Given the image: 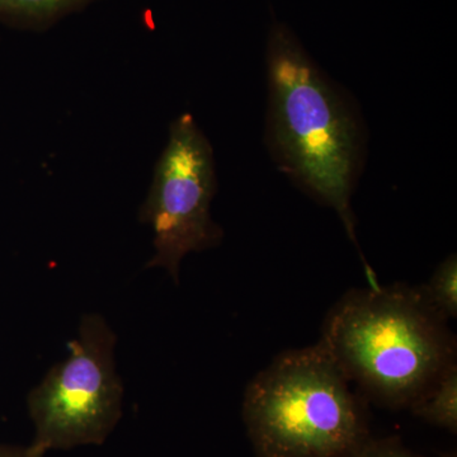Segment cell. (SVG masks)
Masks as SVG:
<instances>
[{
  "mask_svg": "<svg viewBox=\"0 0 457 457\" xmlns=\"http://www.w3.org/2000/svg\"><path fill=\"white\" fill-rule=\"evenodd\" d=\"M266 62L270 154L297 187L335 210L360 251L351 204L365 158L360 112L282 23L270 29Z\"/></svg>",
  "mask_w": 457,
  "mask_h": 457,
  "instance_id": "1",
  "label": "cell"
},
{
  "mask_svg": "<svg viewBox=\"0 0 457 457\" xmlns=\"http://www.w3.org/2000/svg\"><path fill=\"white\" fill-rule=\"evenodd\" d=\"M319 345L366 402L413 408L456 365V338L418 287L352 288L328 312Z\"/></svg>",
  "mask_w": 457,
  "mask_h": 457,
  "instance_id": "2",
  "label": "cell"
},
{
  "mask_svg": "<svg viewBox=\"0 0 457 457\" xmlns=\"http://www.w3.org/2000/svg\"><path fill=\"white\" fill-rule=\"evenodd\" d=\"M243 420L257 457H354L372 438L366 400L319 343L282 352L254 376Z\"/></svg>",
  "mask_w": 457,
  "mask_h": 457,
  "instance_id": "3",
  "label": "cell"
},
{
  "mask_svg": "<svg viewBox=\"0 0 457 457\" xmlns=\"http://www.w3.org/2000/svg\"><path fill=\"white\" fill-rule=\"evenodd\" d=\"M116 336L101 315H84L69 354L47 372L27 405L29 447L49 451L102 445L122 416L123 386L114 363Z\"/></svg>",
  "mask_w": 457,
  "mask_h": 457,
  "instance_id": "4",
  "label": "cell"
},
{
  "mask_svg": "<svg viewBox=\"0 0 457 457\" xmlns=\"http://www.w3.org/2000/svg\"><path fill=\"white\" fill-rule=\"evenodd\" d=\"M216 189L212 144L191 114H180L170 123L140 210L154 245L147 269H163L179 284L186 255L220 245L224 231L212 218Z\"/></svg>",
  "mask_w": 457,
  "mask_h": 457,
  "instance_id": "5",
  "label": "cell"
},
{
  "mask_svg": "<svg viewBox=\"0 0 457 457\" xmlns=\"http://www.w3.org/2000/svg\"><path fill=\"white\" fill-rule=\"evenodd\" d=\"M98 0H0V22L14 29L45 31Z\"/></svg>",
  "mask_w": 457,
  "mask_h": 457,
  "instance_id": "6",
  "label": "cell"
},
{
  "mask_svg": "<svg viewBox=\"0 0 457 457\" xmlns=\"http://www.w3.org/2000/svg\"><path fill=\"white\" fill-rule=\"evenodd\" d=\"M428 425L457 432V363L451 366L425 399L409 409Z\"/></svg>",
  "mask_w": 457,
  "mask_h": 457,
  "instance_id": "7",
  "label": "cell"
},
{
  "mask_svg": "<svg viewBox=\"0 0 457 457\" xmlns=\"http://www.w3.org/2000/svg\"><path fill=\"white\" fill-rule=\"evenodd\" d=\"M427 303L449 321L457 317V257L447 255L426 284L417 286Z\"/></svg>",
  "mask_w": 457,
  "mask_h": 457,
  "instance_id": "8",
  "label": "cell"
},
{
  "mask_svg": "<svg viewBox=\"0 0 457 457\" xmlns=\"http://www.w3.org/2000/svg\"><path fill=\"white\" fill-rule=\"evenodd\" d=\"M354 457H422L409 450L399 437L371 438Z\"/></svg>",
  "mask_w": 457,
  "mask_h": 457,
  "instance_id": "9",
  "label": "cell"
},
{
  "mask_svg": "<svg viewBox=\"0 0 457 457\" xmlns=\"http://www.w3.org/2000/svg\"><path fill=\"white\" fill-rule=\"evenodd\" d=\"M0 457H45L33 451L31 447L9 446L0 444Z\"/></svg>",
  "mask_w": 457,
  "mask_h": 457,
  "instance_id": "10",
  "label": "cell"
},
{
  "mask_svg": "<svg viewBox=\"0 0 457 457\" xmlns=\"http://www.w3.org/2000/svg\"><path fill=\"white\" fill-rule=\"evenodd\" d=\"M441 457H457L455 451H450V453H444Z\"/></svg>",
  "mask_w": 457,
  "mask_h": 457,
  "instance_id": "11",
  "label": "cell"
}]
</instances>
